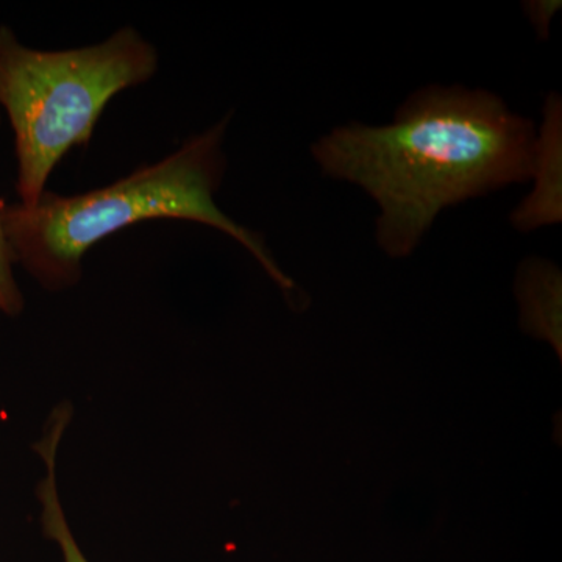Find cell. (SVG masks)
Wrapping results in <instances>:
<instances>
[{
	"label": "cell",
	"instance_id": "cell-1",
	"mask_svg": "<svg viewBox=\"0 0 562 562\" xmlns=\"http://www.w3.org/2000/svg\"><path fill=\"white\" fill-rule=\"evenodd\" d=\"M535 124L498 95L432 85L409 95L391 124L351 122L312 147L321 171L358 184L380 209L376 241L409 257L449 206L531 179Z\"/></svg>",
	"mask_w": 562,
	"mask_h": 562
},
{
	"label": "cell",
	"instance_id": "cell-2",
	"mask_svg": "<svg viewBox=\"0 0 562 562\" xmlns=\"http://www.w3.org/2000/svg\"><path fill=\"white\" fill-rule=\"evenodd\" d=\"M228 124L231 116L161 161L101 190L79 195L44 191L35 205L0 201L13 261L47 290H65L80 281L87 251L114 233L146 221H190L236 239L281 290L294 291V281L281 271L260 233L233 221L214 201L227 171L222 144Z\"/></svg>",
	"mask_w": 562,
	"mask_h": 562
},
{
	"label": "cell",
	"instance_id": "cell-3",
	"mask_svg": "<svg viewBox=\"0 0 562 562\" xmlns=\"http://www.w3.org/2000/svg\"><path fill=\"white\" fill-rule=\"evenodd\" d=\"M157 69V49L132 27L94 46L36 50L0 25V109L14 133L22 205L38 202L70 149L88 146L111 99Z\"/></svg>",
	"mask_w": 562,
	"mask_h": 562
},
{
	"label": "cell",
	"instance_id": "cell-4",
	"mask_svg": "<svg viewBox=\"0 0 562 562\" xmlns=\"http://www.w3.org/2000/svg\"><path fill=\"white\" fill-rule=\"evenodd\" d=\"M562 169V105L558 94H550L543 106L541 132L536 135L531 179L535 190L512 213L516 231L528 233L560 224Z\"/></svg>",
	"mask_w": 562,
	"mask_h": 562
},
{
	"label": "cell",
	"instance_id": "cell-5",
	"mask_svg": "<svg viewBox=\"0 0 562 562\" xmlns=\"http://www.w3.org/2000/svg\"><path fill=\"white\" fill-rule=\"evenodd\" d=\"M520 324L528 335L552 344L562 357V277L553 262L527 258L517 271Z\"/></svg>",
	"mask_w": 562,
	"mask_h": 562
},
{
	"label": "cell",
	"instance_id": "cell-6",
	"mask_svg": "<svg viewBox=\"0 0 562 562\" xmlns=\"http://www.w3.org/2000/svg\"><path fill=\"white\" fill-rule=\"evenodd\" d=\"M69 422V408H60L55 412L54 420L50 422L49 431L44 436L43 441L36 443L40 457L46 462V476L40 483L38 498L41 503V525H43L44 535L50 541L57 542L63 554V562H90L74 538L70 531L68 520L63 513L60 497L57 490V473H55V462H57L58 443Z\"/></svg>",
	"mask_w": 562,
	"mask_h": 562
},
{
	"label": "cell",
	"instance_id": "cell-7",
	"mask_svg": "<svg viewBox=\"0 0 562 562\" xmlns=\"http://www.w3.org/2000/svg\"><path fill=\"white\" fill-rule=\"evenodd\" d=\"M13 257L0 221V313L9 316H16L24 306L22 292L13 276Z\"/></svg>",
	"mask_w": 562,
	"mask_h": 562
},
{
	"label": "cell",
	"instance_id": "cell-8",
	"mask_svg": "<svg viewBox=\"0 0 562 562\" xmlns=\"http://www.w3.org/2000/svg\"><path fill=\"white\" fill-rule=\"evenodd\" d=\"M525 11L530 18L531 24L535 25L536 32L539 33L541 38H547L549 35L550 22L557 10L561 9V2H527L524 3Z\"/></svg>",
	"mask_w": 562,
	"mask_h": 562
}]
</instances>
